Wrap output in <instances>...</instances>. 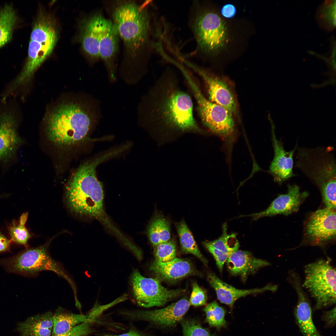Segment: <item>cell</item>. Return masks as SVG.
I'll return each instance as SVG.
<instances>
[{
  "label": "cell",
  "mask_w": 336,
  "mask_h": 336,
  "mask_svg": "<svg viewBox=\"0 0 336 336\" xmlns=\"http://www.w3.org/2000/svg\"><path fill=\"white\" fill-rule=\"evenodd\" d=\"M160 239L161 243L168 241L170 237V223L168 221L160 216Z\"/></svg>",
  "instance_id": "74e56055"
},
{
  "label": "cell",
  "mask_w": 336,
  "mask_h": 336,
  "mask_svg": "<svg viewBox=\"0 0 336 336\" xmlns=\"http://www.w3.org/2000/svg\"><path fill=\"white\" fill-rule=\"evenodd\" d=\"M160 216L159 215L156 216L152 219L147 230L149 239L154 247L161 243L160 239Z\"/></svg>",
  "instance_id": "d6a6232c"
},
{
  "label": "cell",
  "mask_w": 336,
  "mask_h": 336,
  "mask_svg": "<svg viewBox=\"0 0 336 336\" xmlns=\"http://www.w3.org/2000/svg\"><path fill=\"white\" fill-rule=\"evenodd\" d=\"M307 195L306 192H301L299 187L297 185L288 184L287 193L279 195L266 210L241 217L249 216L252 217V220H257L263 217L277 214L287 215L296 212Z\"/></svg>",
  "instance_id": "e0dca14e"
},
{
  "label": "cell",
  "mask_w": 336,
  "mask_h": 336,
  "mask_svg": "<svg viewBox=\"0 0 336 336\" xmlns=\"http://www.w3.org/2000/svg\"><path fill=\"white\" fill-rule=\"evenodd\" d=\"M186 298L164 308L154 310H125L119 314L133 321H143L163 328L174 327L183 319L190 306Z\"/></svg>",
  "instance_id": "7c38bea8"
},
{
  "label": "cell",
  "mask_w": 336,
  "mask_h": 336,
  "mask_svg": "<svg viewBox=\"0 0 336 336\" xmlns=\"http://www.w3.org/2000/svg\"><path fill=\"white\" fill-rule=\"evenodd\" d=\"M193 110L190 96L180 87L176 73L168 68L141 97L138 122L146 128L199 132Z\"/></svg>",
  "instance_id": "6da1fadb"
},
{
  "label": "cell",
  "mask_w": 336,
  "mask_h": 336,
  "mask_svg": "<svg viewBox=\"0 0 336 336\" xmlns=\"http://www.w3.org/2000/svg\"><path fill=\"white\" fill-rule=\"evenodd\" d=\"M93 323L89 322L82 323L67 333L54 336H87L95 331L92 326Z\"/></svg>",
  "instance_id": "e575fe53"
},
{
  "label": "cell",
  "mask_w": 336,
  "mask_h": 336,
  "mask_svg": "<svg viewBox=\"0 0 336 336\" xmlns=\"http://www.w3.org/2000/svg\"><path fill=\"white\" fill-rule=\"evenodd\" d=\"M21 143L15 117L11 112L0 115V160L12 158Z\"/></svg>",
  "instance_id": "d6986e66"
},
{
  "label": "cell",
  "mask_w": 336,
  "mask_h": 336,
  "mask_svg": "<svg viewBox=\"0 0 336 336\" xmlns=\"http://www.w3.org/2000/svg\"><path fill=\"white\" fill-rule=\"evenodd\" d=\"M180 323L182 329L183 336H213L194 320L183 319Z\"/></svg>",
  "instance_id": "1f68e13d"
},
{
  "label": "cell",
  "mask_w": 336,
  "mask_h": 336,
  "mask_svg": "<svg viewBox=\"0 0 336 336\" xmlns=\"http://www.w3.org/2000/svg\"><path fill=\"white\" fill-rule=\"evenodd\" d=\"M272 138L274 156L269 166V172L274 181L281 184L295 175L293 171V157L297 144L292 150L286 151L282 141L276 137L273 128Z\"/></svg>",
  "instance_id": "ac0fdd59"
},
{
  "label": "cell",
  "mask_w": 336,
  "mask_h": 336,
  "mask_svg": "<svg viewBox=\"0 0 336 336\" xmlns=\"http://www.w3.org/2000/svg\"><path fill=\"white\" fill-rule=\"evenodd\" d=\"M190 26L199 54L212 56L223 49L227 42L226 25L219 16L199 2L192 8Z\"/></svg>",
  "instance_id": "8992f818"
},
{
  "label": "cell",
  "mask_w": 336,
  "mask_h": 336,
  "mask_svg": "<svg viewBox=\"0 0 336 336\" xmlns=\"http://www.w3.org/2000/svg\"><path fill=\"white\" fill-rule=\"evenodd\" d=\"M101 15L96 14L85 19L82 23L80 40L84 52L95 59L100 58L99 28Z\"/></svg>",
  "instance_id": "603a6c76"
},
{
  "label": "cell",
  "mask_w": 336,
  "mask_h": 336,
  "mask_svg": "<svg viewBox=\"0 0 336 336\" xmlns=\"http://www.w3.org/2000/svg\"><path fill=\"white\" fill-rule=\"evenodd\" d=\"M207 299L206 292L197 283H194L189 301L190 304L196 306L205 305Z\"/></svg>",
  "instance_id": "836d02e7"
},
{
  "label": "cell",
  "mask_w": 336,
  "mask_h": 336,
  "mask_svg": "<svg viewBox=\"0 0 336 336\" xmlns=\"http://www.w3.org/2000/svg\"><path fill=\"white\" fill-rule=\"evenodd\" d=\"M287 279L297 294L298 301L294 315L300 331L304 336H322L313 322L310 303L303 289L299 274L295 271L291 270L289 271Z\"/></svg>",
  "instance_id": "2e32d148"
},
{
  "label": "cell",
  "mask_w": 336,
  "mask_h": 336,
  "mask_svg": "<svg viewBox=\"0 0 336 336\" xmlns=\"http://www.w3.org/2000/svg\"><path fill=\"white\" fill-rule=\"evenodd\" d=\"M183 75L195 98L196 110L203 124L211 131L219 136L226 137L232 134L235 128L233 114L205 97L199 83L190 72H185Z\"/></svg>",
  "instance_id": "ba28073f"
},
{
  "label": "cell",
  "mask_w": 336,
  "mask_h": 336,
  "mask_svg": "<svg viewBox=\"0 0 336 336\" xmlns=\"http://www.w3.org/2000/svg\"><path fill=\"white\" fill-rule=\"evenodd\" d=\"M228 270L232 274L241 276L244 282L248 275L253 274L259 269L269 266L267 261L254 257L250 252L237 250L232 253L226 261Z\"/></svg>",
  "instance_id": "44dd1931"
},
{
  "label": "cell",
  "mask_w": 336,
  "mask_h": 336,
  "mask_svg": "<svg viewBox=\"0 0 336 336\" xmlns=\"http://www.w3.org/2000/svg\"><path fill=\"white\" fill-rule=\"evenodd\" d=\"M6 269L13 273L33 275L44 270L53 271L64 278L77 296L74 283L62 266L49 254L45 245L28 249L2 262Z\"/></svg>",
  "instance_id": "30bf717a"
},
{
  "label": "cell",
  "mask_w": 336,
  "mask_h": 336,
  "mask_svg": "<svg viewBox=\"0 0 336 336\" xmlns=\"http://www.w3.org/2000/svg\"><path fill=\"white\" fill-rule=\"evenodd\" d=\"M187 65L201 78L208 99L225 108L232 114L237 111V103L233 86L226 78L190 63Z\"/></svg>",
  "instance_id": "4fadbf2b"
},
{
  "label": "cell",
  "mask_w": 336,
  "mask_h": 336,
  "mask_svg": "<svg viewBox=\"0 0 336 336\" xmlns=\"http://www.w3.org/2000/svg\"><path fill=\"white\" fill-rule=\"evenodd\" d=\"M119 35L113 21L101 15L99 28V57L104 61L110 83L118 80L114 63V57L118 46Z\"/></svg>",
  "instance_id": "9a60e30c"
},
{
  "label": "cell",
  "mask_w": 336,
  "mask_h": 336,
  "mask_svg": "<svg viewBox=\"0 0 336 336\" xmlns=\"http://www.w3.org/2000/svg\"><path fill=\"white\" fill-rule=\"evenodd\" d=\"M331 259H320L304 267L305 279L302 286L315 301V310L332 306L336 302V269Z\"/></svg>",
  "instance_id": "9c48e42d"
},
{
  "label": "cell",
  "mask_w": 336,
  "mask_h": 336,
  "mask_svg": "<svg viewBox=\"0 0 336 336\" xmlns=\"http://www.w3.org/2000/svg\"><path fill=\"white\" fill-rule=\"evenodd\" d=\"M236 9L234 5L227 4L224 6L221 10V13L224 17L230 18L233 17L235 15Z\"/></svg>",
  "instance_id": "60d3db41"
},
{
  "label": "cell",
  "mask_w": 336,
  "mask_h": 336,
  "mask_svg": "<svg viewBox=\"0 0 336 336\" xmlns=\"http://www.w3.org/2000/svg\"><path fill=\"white\" fill-rule=\"evenodd\" d=\"M97 336H147V335L142 331L137 329L134 326L131 325L128 331L120 334L101 333H97Z\"/></svg>",
  "instance_id": "f35d334b"
},
{
  "label": "cell",
  "mask_w": 336,
  "mask_h": 336,
  "mask_svg": "<svg viewBox=\"0 0 336 336\" xmlns=\"http://www.w3.org/2000/svg\"><path fill=\"white\" fill-rule=\"evenodd\" d=\"M154 247L155 260L156 261L167 262L176 257V245L174 240L161 243Z\"/></svg>",
  "instance_id": "4dcf8cb0"
},
{
  "label": "cell",
  "mask_w": 336,
  "mask_h": 336,
  "mask_svg": "<svg viewBox=\"0 0 336 336\" xmlns=\"http://www.w3.org/2000/svg\"><path fill=\"white\" fill-rule=\"evenodd\" d=\"M102 117L100 100L92 99L82 103H62L54 109L46 119L49 140L59 146L83 142L90 130Z\"/></svg>",
  "instance_id": "7a4b0ae2"
},
{
  "label": "cell",
  "mask_w": 336,
  "mask_h": 336,
  "mask_svg": "<svg viewBox=\"0 0 336 336\" xmlns=\"http://www.w3.org/2000/svg\"><path fill=\"white\" fill-rule=\"evenodd\" d=\"M295 167L316 185L321 192L335 189L336 160L334 147H297Z\"/></svg>",
  "instance_id": "52a82bcc"
},
{
  "label": "cell",
  "mask_w": 336,
  "mask_h": 336,
  "mask_svg": "<svg viewBox=\"0 0 336 336\" xmlns=\"http://www.w3.org/2000/svg\"><path fill=\"white\" fill-rule=\"evenodd\" d=\"M208 280L214 289L220 301L230 307H232L236 301L240 297L266 291L274 292L278 289L276 285L269 284L261 288L239 289L223 282L212 273L208 274Z\"/></svg>",
  "instance_id": "ffe728a7"
},
{
  "label": "cell",
  "mask_w": 336,
  "mask_h": 336,
  "mask_svg": "<svg viewBox=\"0 0 336 336\" xmlns=\"http://www.w3.org/2000/svg\"><path fill=\"white\" fill-rule=\"evenodd\" d=\"M17 21L12 6L6 5L0 10V47L9 42Z\"/></svg>",
  "instance_id": "4316f807"
},
{
  "label": "cell",
  "mask_w": 336,
  "mask_h": 336,
  "mask_svg": "<svg viewBox=\"0 0 336 336\" xmlns=\"http://www.w3.org/2000/svg\"><path fill=\"white\" fill-rule=\"evenodd\" d=\"M12 241L0 232V253L9 250Z\"/></svg>",
  "instance_id": "b9f144b4"
},
{
  "label": "cell",
  "mask_w": 336,
  "mask_h": 336,
  "mask_svg": "<svg viewBox=\"0 0 336 336\" xmlns=\"http://www.w3.org/2000/svg\"><path fill=\"white\" fill-rule=\"evenodd\" d=\"M335 210L326 207L311 214L305 230L306 237L309 244L321 246L335 239Z\"/></svg>",
  "instance_id": "5bb4252c"
},
{
  "label": "cell",
  "mask_w": 336,
  "mask_h": 336,
  "mask_svg": "<svg viewBox=\"0 0 336 336\" xmlns=\"http://www.w3.org/2000/svg\"><path fill=\"white\" fill-rule=\"evenodd\" d=\"M223 233L218 239L208 242L213 247L224 253L231 254L238 250L239 241L235 233L227 234L224 228Z\"/></svg>",
  "instance_id": "f546056e"
},
{
  "label": "cell",
  "mask_w": 336,
  "mask_h": 336,
  "mask_svg": "<svg viewBox=\"0 0 336 336\" xmlns=\"http://www.w3.org/2000/svg\"><path fill=\"white\" fill-rule=\"evenodd\" d=\"M130 279L135 300L142 307L163 306L184 292L182 289H167L158 279L145 277L136 269L132 273Z\"/></svg>",
  "instance_id": "8fae6325"
},
{
  "label": "cell",
  "mask_w": 336,
  "mask_h": 336,
  "mask_svg": "<svg viewBox=\"0 0 336 336\" xmlns=\"http://www.w3.org/2000/svg\"><path fill=\"white\" fill-rule=\"evenodd\" d=\"M203 244L213 256L217 265L220 272H222L224 264L231 254L224 253L215 248L211 245L208 242H204Z\"/></svg>",
  "instance_id": "d590c367"
},
{
  "label": "cell",
  "mask_w": 336,
  "mask_h": 336,
  "mask_svg": "<svg viewBox=\"0 0 336 336\" xmlns=\"http://www.w3.org/2000/svg\"><path fill=\"white\" fill-rule=\"evenodd\" d=\"M57 27L54 18L50 13H39L30 34L27 59L11 86L13 89L27 83L50 55L58 39Z\"/></svg>",
  "instance_id": "277c9868"
},
{
  "label": "cell",
  "mask_w": 336,
  "mask_h": 336,
  "mask_svg": "<svg viewBox=\"0 0 336 336\" xmlns=\"http://www.w3.org/2000/svg\"><path fill=\"white\" fill-rule=\"evenodd\" d=\"M28 213H23L20 217L18 222L13 221L8 228L12 241L20 245L27 246L30 236L25 226Z\"/></svg>",
  "instance_id": "83f0119b"
},
{
  "label": "cell",
  "mask_w": 336,
  "mask_h": 336,
  "mask_svg": "<svg viewBox=\"0 0 336 336\" xmlns=\"http://www.w3.org/2000/svg\"><path fill=\"white\" fill-rule=\"evenodd\" d=\"M150 269L157 279L168 282L179 280L193 272L192 267L189 261L177 257L166 263L154 260L150 266Z\"/></svg>",
  "instance_id": "7402d4cb"
},
{
  "label": "cell",
  "mask_w": 336,
  "mask_h": 336,
  "mask_svg": "<svg viewBox=\"0 0 336 336\" xmlns=\"http://www.w3.org/2000/svg\"><path fill=\"white\" fill-rule=\"evenodd\" d=\"M206 321L211 326L220 329L226 326L225 319L226 311L216 301L209 304L204 309Z\"/></svg>",
  "instance_id": "f1b7e54d"
},
{
  "label": "cell",
  "mask_w": 336,
  "mask_h": 336,
  "mask_svg": "<svg viewBox=\"0 0 336 336\" xmlns=\"http://www.w3.org/2000/svg\"><path fill=\"white\" fill-rule=\"evenodd\" d=\"M336 307L332 310L325 311L322 316V319L325 322L328 327L334 326L336 324Z\"/></svg>",
  "instance_id": "ab89813d"
},
{
  "label": "cell",
  "mask_w": 336,
  "mask_h": 336,
  "mask_svg": "<svg viewBox=\"0 0 336 336\" xmlns=\"http://www.w3.org/2000/svg\"><path fill=\"white\" fill-rule=\"evenodd\" d=\"M114 156V153L111 151L81 165L68 181L65 194L67 204L72 211L79 215L97 218L113 230L105 216L103 186L96 177V168Z\"/></svg>",
  "instance_id": "3957f363"
},
{
  "label": "cell",
  "mask_w": 336,
  "mask_h": 336,
  "mask_svg": "<svg viewBox=\"0 0 336 336\" xmlns=\"http://www.w3.org/2000/svg\"><path fill=\"white\" fill-rule=\"evenodd\" d=\"M53 319L52 336L67 333L75 326L83 322H94L89 318L88 314L71 313L61 307L58 308L53 314Z\"/></svg>",
  "instance_id": "d4e9b609"
},
{
  "label": "cell",
  "mask_w": 336,
  "mask_h": 336,
  "mask_svg": "<svg viewBox=\"0 0 336 336\" xmlns=\"http://www.w3.org/2000/svg\"><path fill=\"white\" fill-rule=\"evenodd\" d=\"M181 251L184 253L191 254L199 259L207 266L208 261L200 251L193 236L184 220L177 224Z\"/></svg>",
  "instance_id": "484cf974"
},
{
  "label": "cell",
  "mask_w": 336,
  "mask_h": 336,
  "mask_svg": "<svg viewBox=\"0 0 336 336\" xmlns=\"http://www.w3.org/2000/svg\"><path fill=\"white\" fill-rule=\"evenodd\" d=\"M50 312L30 317L18 323L16 329L19 336H50L53 323Z\"/></svg>",
  "instance_id": "cb8c5ba5"
},
{
  "label": "cell",
  "mask_w": 336,
  "mask_h": 336,
  "mask_svg": "<svg viewBox=\"0 0 336 336\" xmlns=\"http://www.w3.org/2000/svg\"><path fill=\"white\" fill-rule=\"evenodd\" d=\"M126 298V296H124L117 298L110 304L103 306L95 305L88 314V316L91 319L96 320L97 317L105 310L116 303L125 300Z\"/></svg>",
  "instance_id": "8d00e7d4"
},
{
  "label": "cell",
  "mask_w": 336,
  "mask_h": 336,
  "mask_svg": "<svg viewBox=\"0 0 336 336\" xmlns=\"http://www.w3.org/2000/svg\"><path fill=\"white\" fill-rule=\"evenodd\" d=\"M144 5L131 1L119 3L113 12V22L127 51L135 55L145 45L149 33L150 17Z\"/></svg>",
  "instance_id": "5b68a950"
}]
</instances>
